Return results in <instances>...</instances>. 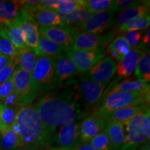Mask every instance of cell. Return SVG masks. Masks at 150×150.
Wrapping results in <instances>:
<instances>
[{
  "mask_svg": "<svg viewBox=\"0 0 150 150\" xmlns=\"http://www.w3.org/2000/svg\"><path fill=\"white\" fill-rule=\"evenodd\" d=\"M135 76L138 80L147 83L150 81V54L149 51L143 52L137 64Z\"/></svg>",
  "mask_w": 150,
  "mask_h": 150,
  "instance_id": "obj_30",
  "label": "cell"
},
{
  "mask_svg": "<svg viewBox=\"0 0 150 150\" xmlns=\"http://www.w3.org/2000/svg\"><path fill=\"white\" fill-rule=\"evenodd\" d=\"M149 108V105H140V106H129V107L116 110L108 114L104 119L106 122L113 121L126 125L127 122L138 112Z\"/></svg>",
  "mask_w": 150,
  "mask_h": 150,
  "instance_id": "obj_19",
  "label": "cell"
},
{
  "mask_svg": "<svg viewBox=\"0 0 150 150\" xmlns=\"http://www.w3.org/2000/svg\"><path fill=\"white\" fill-rule=\"evenodd\" d=\"M67 50L64 47L59 45L40 35L37 47L33 50L35 54L39 57H47L56 59L65 55Z\"/></svg>",
  "mask_w": 150,
  "mask_h": 150,
  "instance_id": "obj_17",
  "label": "cell"
},
{
  "mask_svg": "<svg viewBox=\"0 0 150 150\" xmlns=\"http://www.w3.org/2000/svg\"><path fill=\"white\" fill-rule=\"evenodd\" d=\"M88 143L96 150H111L109 138L105 129Z\"/></svg>",
  "mask_w": 150,
  "mask_h": 150,
  "instance_id": "obj_36",
  "label": "cell"
},
{
  "mask_svg": "<svg viewBox=\"0 0 150 150\" xmlns=\"http://www.w3.org/2000/svg\"><path fill=\"white\" fill-rule=\"evenodd\" d=\"M149 12V1H145L141 4L125 9L122 11L117 16L115 21H114L115 29H117L118 28L122 27L132 19L138 18Z\"/></svg>",
  "mask_w": 150,
  "mask_h": 150,
  "instance_id": "obj_20",
  "label": "cell"
},
{
  "mask_svg": "<svg viewBox=\"0 0 150 150\" xmlns=\"http://www.w3.org/2000/svg\"><path fill=\"white\" fill-rule=\"evenodd\" d=\"M134 150H150V148H149V142H146V143L143 144V145H142L141 147H140L139 148H136V149H134Z\"/></svg>",
  "mask_w": 150,
  "mask_h": 150,
  "instance_id": "obj_44",
  "label": "cell"
},
{
  "mask_svg": "<svg viewBox=\"0 0 150 150\" xmlns=\"http://www.w3.org/2000/svg\"><path fill=\"white\" fill-rule=\"evenodd\" d=\"M0 54L8 56L12 59H16L19 54L8 39L6 27L3 24H0Z\"/></svg>",
  "mask_w": 150,
  "mask_h": 150,
  "instance_id": "obj_31",
  "label": "cell"
},
{
  "mask_svg": "<svg viewBox=\"0 0 150 150\" xmlns=\"http://www.w3.org/2000/svg\"><path fill=\"white\" fill-rule=\"evenodd\" d=\"M107 122L93 113L80 124V137L81 143H87L106 128Z\"/></svg>",
  "mask_w": 150,
  "mask_h": 150,
  "instance_id": "obj_15",
  "label": "cell"
},
{
  "mask_svg": "<svg viewBox=\"0 0 150 150\" xmlns=\"http://www.w3.org/2000/svg\"><path fill=\"white\" fill-rule=\"evenodd\" d=\"M37 24L42 27L60 25L61 24L60 15L52 9L42 8L33 15Z\"/></svg>",
  "mask_w": 150,
  "mask_h": 150,
  "instance_id": "obj_26",
  "label": "cell"
},
{
  "mask_svg": "<svg viewBox=\"0 0 150 150\" xmlns=\"http://www.w3.org/2000/svg\"><path fill=\"white\" fill-rule=\"evenodd\" d=\"M150 91L116 92L106 95V98L94 113L104 118L116 110L129 106L149 105Z\"/></svg>",
  "mask_w": 150,
  "mask_h": 150,
  "instance_id": "obj_3",
  "label": "cell"
},
{
  "mask_svg": "<svg viewBox=\"0 0 150 150\" xmlns=\"http://www.w3.org/2000/svg\"><path fill=\"white\" fill-rule=\"evenodd\" d=\"M72 150H96L89 145V143H81L77 147L74 148Z\"/></svg>",
  "mask_w": 150,
  "mask_h": 150,
  "instance_id": "obj_42",
  "label": "cell"
},
{
  "mask_svg": "<svg viewBox=\"0 0 150 150\" xmlns=\"http://www.w3.org/2000/svg\"><path fill=\"white\" fill-rule=\"evenodd\" d=\"M17 66H18V65H17L16 59L13 60L2 70L0 71V84L6 81L7 80H8L13 76Z\"/></svg>",
  "mask_w": 150,
  "mask_h": 150,
  "instance_id": "obj_38",
  "label": "cell"
},
{
  "mask_svg": "<svg viewBox=\"0 0 150 150\" xmlns=\"http://www.w3.org/2000/svg\"><path fill=\"white\" fill-rule=\"evenodd\" d=\"M145 1H135V0H118L112 1V6L110 11L117 13L119 11H122L131 7L140 5Z\"/></svg>",
  "mask_w": 150,
  "mask_h": 150,
  "instance_id": "obj_37",
  "label": "cell"
},
{
  "mask_svg": "<svg viewBox=\"0 0 150 150\" xmlns=\"http://www.w3.org/2000/svg\"><path fill=\"white\" fill-rule=\"evenodd\" d=\"M143 54V51L139 47L131 49L120 61L118 62L116 72L119 77L129 76L136 69L140 56Z\"/></svg>",
  "mask_w": 150,
  "mask_h": 150,
  "instance_id": "obj_18",
  "label": "cell"
},
{
  "mask_svg": "<svg viewBox=\"0 0 150 150\" xmlns=\"http://www.w3.org/2000/svg\"><path fill=\"white\" fill-rule=\"evenodd\" d=\"M12 76L6 81L0 84V101L1 102L8 97L11 93H13Z\"/></svg>",
  "mask_w": 150,
  "mask_h": 150,
  "instance_id": "obj_40",
  "label": "cell"
},
{
  "mask_svg": "<svg viewBox=\"0 0 150 150\" xmlns=\"http://www.w3.org/2000/svg\"><path fill=\"white\" fill-rule=\"evenodd\" d=\"M0 150H21L18 137L11 127L0 125Z\"/></svg>",
  "mask_w": 150,
  "mask_h": 150,
  "instance_id": "obj_25",
  "label": "cell"
},
{
  "mask_svg": "<svg viewBox=\"0 0 150 150\" xmlns=\"http://www.w3.org/2000/svg\"><path fill=\"white\" fill-rule=\"evenodd\" d=\"M60 15V14H59ZM92 15L88 10L83 7L67 15H60L62 25L67 26L74 31H78L80 26Z\"/></svg>",
  "mask_w": 150,
  "mask_h": 150,
  "instance_id": "obj_23",
  "label": "cell"
},
{
  "mask_svg": "<svg viewBox=\"0 0 150 150\" xmlns=\"http://www.w3.org/2000/svg\"><path fill=\"white\" fill-rule=\"evenodd\" d=\"M11 128L18 137L21 150L47 148L52 144V136L45 128L33 105L19 106Z\"/></svg>",
  "mask_w": 150,
  "mask_h": 150,
  "instance_id": "obj_2",
  "label": "cell"
},
{
  "mask_svg": "<svg viewBox=\"0 0 150 150\" xmlns=\"http://www.w3.org/2000/svg\"><path fill=\"white\" fill-rule=\"evenodd\" d=\"M13 60V59L8 57V56L0 54V71H1L6 66H7Z\"/></svg>",
  "mask_w": 150,
  "mask_h": 150,
  "instance_id": "obj_41",
  "label": "cell"
},
{
  "mask_svg": "<svg viewBox=\"0 0 150 150\" xmlns=\"http://www.w3.org/2000/svg\"><path fill=\"white\" fill-rule=\"evenodd\" d=\"M80 124L73 122L62 127L55 136H52V143L56 144L58 148L72 150L81 143L80 137Z\"/></svg>",
  "mask_w": 150,
  "mask_h": 150,
  "instance_id": "obj_9",
  "label": "cell"
},
{
  "mask_svg": "<svg viewBox=\"0 0 150 150\" xmlns=\"http://www.w3.org/2000/svg\"><path fill=\"white\" fill-rule=\"evenodd\" d=\"M85 1L80 0H59L56 11L60 15H67L83 8Z\"/></svg>",
  "mask_w": 150,
  "mask_h": 150,
  "instance_id": "obj_33",
  "label": "cell"
},
{
  "mask_svg": "<svg viewBox=\"0 0 150 150\" xmlns=\"http://www.w3.org/2000/svg\"><path fill=\"white\" fill-rule=\"evenodd\" d=\"M6 27L7 35H8V39L18 52L27 47L24 43L23 34H22L21 29L16 24L13 22V23L9 24L8 25H6Z\"/></svg>",
  "mask_w": 150,
  "mask_h": 150,
  "instance_id": "obj_32",
  "label": "cell"
},
{
  "mask_svg": "<svg viewBox=\"0 0 150 150\" xmlns=\"http://www.w3.org/2000/svg\"><path fill=\"white\" fill-rule=\"evenodd\" d=\"M49 150H69V149H62V148H58V147H53L50 149Z\"/></svg>",
  "mask_w": 150,
  "mask_h": 150,
  "instance_id": "obj_45",
  "label": "cell"
},
{
  "mask_svg": "<svg viewBox=\"0 0 150 150\" xmlns=\"http://www.w3.org/2000/svg\"><path fill=\"white\" fill-rule=\"evenodd\" d=\"M36 61V55L32 49L29 47L19 52L18 57L16 58L18 67L31 74L34 69Z\"/></svg>",
  "mask_w": 150,
  "mask_h": 150,
  "instance_id": "obj_28",
  "label": "cell"
},
{
  "mask_svg": "<svg viewBox=\"0 0 150 150\" xmlns=\"http://www.w3.org/2000/svg\"><path fill=\"white\" fill-rule=\"evenodd\" d=\"M77 93L70 90L61 93H47L38 99L34 107L49 134L73 122L81 115Z\"/></svg>",
  "mask_w": 150,
  "mask_h": 150,
  "instance_id": "obj_1",
  "label": "cell"
},
{
  "mask_svg": "<svg viewBox=\"0 0 150 150\" xmlns=\"http://www.w3.org/2000/svg\"><path fill=\"white\" fill-rule=\"evenodd\" d=\"M150 16L149 13H145L138 18H134L129 21L122 27L115 30L116 33L129 32L134 31H142L149 27Z\"/></svg>",
  "mask_w": 150,
  "mask_h": 150,
  "instance_id": "obj_29",
  "label": "cell"
},
{
  "mask_svg": "<svg viewBox=\"0 0 150 150\" xmlns=\"http://www.w3.org/2000/svg\"><path fill=\"white\" fill-rule=\"evenodd\" d=\"M142 35V33L141 31H134L127 32L124 35V37L125 38V39L128 42L130 48H136V47H137V45L141 41Z\"/></svg>",
  "mask_w": 150,
  "mask_h": 150,
  "instance_id": "obj_39",
  "label": "cell"
},
{
  "mask_svg": "<svg viewBox=\"0 0 150 150\" xmlns=\"http://www.w3.org/2000/svg\"><path fill=\"white\" fill-rule=\"evenodd\" d=\"M103 36L81 31H75L72 44L68 50H103ZM67 50V51H68Z\"/></svg>",
  "mask_w": 150,
  "mask_h": 150,
  "instance_id": "obj_14",
  "label": "cell"
},
{
  "mask_svg": "<svg viewBox=\"0 0 150 150\" xmlns=\"http://www.w3.org/2000/svg\"><path fill=\"white\" fill-rule=\"evenodd\" d=\"M116 69L115 61L108 56H104L88 71L86 76L95 83L107 86L115 75Z\"/></svg>",
  "mask_w": 150,
  "mask_h": 150,
  "instance_id": "obj_12",
  "label": "cell"
},
{
  "mask_svg": "<svg viewBox=\"0 0 150 150\" xmlns=\"http://www.w3.org/2000/svg\"><path fill=\"white\" fill-rule=\"evenodd\" d=\"M36 150H48L47 148H41V149H36Z\"/></svg>",
  "mask_w": 150,
  "mask_h": 150,
  "instance_id": "obj_46",
  "label": "cell"
},
{
  "mask_svg": "<svg viewBox=\"0 0 150 150\" xmlns=\"http://www.w3.org/2000/svg\"><path fill=\"white\" fill-rule=\"evenodd\" d=\"M150 91L149 84L139 80L125 79L120 83L114 85L108 93L116 92H140ZM106 94V95H107Z\"/></svg>",
  "mask_w": 150,
  "mask_h": 150,
  "instance_id": "obj_27",
  "label": "cell"
},
{
  "mask_svg": "<svg viewBox=\"0 0 150 150\" xmlns=\"http://www.w3.org/2000/svg\"><path fill=\"white\" fill-rule=\"evenodd\" d=\"M18 108L0 104V125L11 127L15 122Z\"/></svg>",
  "mask_w": 150,
  "mask_h": 150,
  "instance_id": "obj_35",
  "label": "cell"
},
{
  "mask_svg": "<svg viewBox=\"0 0 150 150\" xmlns=\"http://www.w3.org/2000/svg\"><path fill=\"white\" fill-rule=\"evenodd\" d=\"M12 77L13 88L18 99V106L31 104L38 95L31 73L17 66Z\"/></svg>",
  "mask_w": 150,
  "mask_h": 150,
  "instance_id": "obj_6",
  "label": "cell"
},
{
  "mask_svg": "<svg viewBox=\"0 0 150 150\" xmlns=\"http://www.w3.org/2000/svg\"><path fill=\"white\" fill-rule=\"evenodd\" d=\"M13 22L21 29L26 46L34 50L37 47L40 34L38 24L33 17L21 8Z\"/></svg>",
  "mask_w": 150,
  "mask_h": 150,
  "instance_id": "obj_8",
  "label": "cell"
},
{
  "mask_svg": "<svg viewBox=\"0 0 150 150\" xmlns=\"http://www.w3.org/2000/svg\"><path fill=\"white\" fill-rule=\"evenodd\" d=\"M39 34L68 50L72 44L74 30L67 26L56 25L47 27H38Z\"/></svg>",
  "mask_w": 150,
  "mask_h": 150,
  "instance_id": "obj_13",
  "label": "cell"
},
{
  "mask_svg": "<svg viewBox=\"0 0 150 150\" xmlns=\"http://www.w3.org/2000/svg\"><path fill=\"white\" fill-rule=\"evenodd\" d=\"M130 50L129 43L124 35H118L108 45V55L111 59L120 62Z\"/></svg>",
  "mask_w": 150,
  "mask_h": 150,
  "instance_id": "obj_24",
  "label": "cell"
},
{
  "mask_svg": "<svg viewBox=\"0 0 150 150\" xmlns=\"http://www.w3.org/2000/svg\"><path fill=\"white\" fill-rule=\"evenodd\" d=\"M76 70L81 73L88 72L104 56L103 50H68L65 54Z\"/></svg>",
  "mask_w": 150,
  "mask_h": 150,
  "instance_id": "obj_10",
  "label": "cell"
},
{
  "mask_svg": "<svg viewBox=\"0 0 150 150\" xmlns=\"http://www.w3.org/2000/svg\"><path fill=\"white\" fill-rule=\"evenodd\" d=\"M22 8L20 1H0V24L13 23Z\"/></svg>",
  "mask_w": 150,
  "mask_h": 150,
  "instance_id": "obj_21",
  "label": "cell"
},
{
  "mask_svg": "<svg viewBox=\"0 0 150 150\" xmlns=\"http://www.w3.org/2000/svg\"><path fill=\"white\" fill-rule=\"evenodd\" d=\"M127 141L124 150H134L149 142L150 137V109L138 112L127 122Z\"/></svg>",
  "mask_w": 150,
  "mask_h": 150,
  "instance_id": "obj_4",
  "label": "cell"
},
{
  "mask_svg": "<svg viewBox=\"0 0 150 150\" xmlns=\"http://www.w3.org/2000/svg\"><path fill=\"white\" fill-rule=\"evenodd\" d=\"M31 77L38 93H45L59 85L55 69V59L39 57L31 72Z\"/></svg>",
  "mask_w": 150,
  "mask_h": 150,
  "instance_id": "obj_5",
  "label": "cell"
},
{
  "mask_svg": "<svg viewBox=\"0 0 150 150\" xmlns=\"http://www.w3.org/2000/svg\"><path fill=\"white\" fill-rule=\"evenodd\" d=\"M55 69L59 84L72 78L78 72L74 63L65 54L55 59Z\"/></svg>",
  "mask_w": 150,
  "mask_h": 150,
  "instance_id": "obj_22",
  "label": "cell"
},
{
  "mask_svg": "<svg viewBox=\"0 0 150 150\" xmlns=\"http://www.w3.org/2000/svg\"><path fill=\"white\" fill-rule=\"evenodd\" d=\"M115 14L113 11H107L91 15L80 26L78 31L99 34L114 25Z\"/></svg>",
  "mask_w": 150,
  "mask_h": 150,
  "instance_id": "obj_11",
  "label": "cell"
},
{
  "mask_svg": "<svg viewBox=\"0 0 150 150\" xmlns=\"http://www.w3.org/2000/svg\"><path fill=\"white\" fill-rule=\"evenodd\" d=\"M112 4V0H88L84 2L83 7L91 13H98L110 11Z\"/></svg>",
  "mask_w": 150,
  "mask_h": 150,
  "instance_id": "obj_34",
  "label": "cell"
},
{
  "mask_svg": "<svg viewBox=\"0 0 150 150\" xmlns=\"http://www.w3.org/2000/svg\"><path fill=\"white\" fill-rule=\"evenodd\" d=\"M105 131L109 138L111 150H124L127 136L123 124L117 122H108Z\"/></svg>",
  "mask_w": 150,
  "mask_h": 150,
  "instance_id": "obj_16",
  "label": "cell"
},
{
  "mask_svg": "<svg viewBox=\"0 0 150 150\" xmlns=\"http://www.w3.org/2000/svg\"><path fill=\"white\" fill-rule=\"evenodd\" d=\"M74 86L79 96L83 99L86 106L91 108L97 106L102 102L106 87V86L95 83L86 75L81 76Z\"/></svg>",
  "mask_w": 150,
  "mask_h": 150,
  "instance_id": "obj_7",
  "label": "cell"
},
{
  "mask_svg": "<svg viewBox=\"0 0 150 150\" xmlns=\"http://www.w3.org/2000/svg\"><path fill=\"white\" fill-rule=\"evenodd\" d=\"M150 31V30H149V28H148L147 31V33H146L145 35L143 37V43H144V44L147 45H148V47L149 46V44H150V42H149V33H150V31Z\"/></svg>",
  "mask_w": 150,
  "mask_h": 150,
  "instance_id": "obj_43",
  "label": "cell"
}]
</instances>
